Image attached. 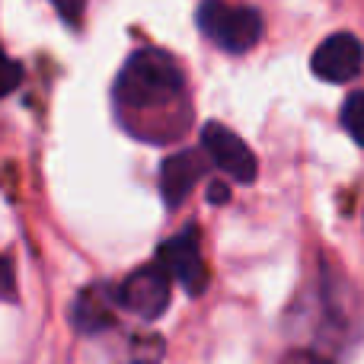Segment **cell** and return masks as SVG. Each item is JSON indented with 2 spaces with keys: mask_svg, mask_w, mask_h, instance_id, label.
Instances as JSON below:
<instances>
[{
  "mask_svg": "<svg viewBox=\"0 0 364 364\" xmlns=\"http://www.w3.org/2000/svg\"><path fill=\"white\" fill-rule=\"evenodd\" d=\"M201 173H205V154L182 151V154L166 157L164 170H160V188H164L166 205H179L192 192L195 182L201 179Z\"/></svg>",
  "mask_w": 364,
  "mask_h": 364,
  "instance_id": "cell-7",
  "label": "cell"
},
{
  "mask_svg": "<svg viewBox=\"0 0 364 364\" xmlns=\"http://www.w3.org/2000/svg\"><path fill=\"white\" fill-rule=\"evenodd\" d=\"M51 6L58 10V16L64 19V23L77 26L83 19V10H87V0H51Z\"/></svg>",
  "mask_w": 364,
  "mask_h": 364,
  "instance_id": "cell-10",
  "label": "cell"
},
{
  "mask_svg": "<svg viewBox=\"0 0 364 364\" xmlns=\"http://www.w3.org/2000/svg\"><path fill=\"white\" fill-rule=\"evenodd\" d=\"M157 259L166 265V272H170V275L176 278V282H179L192 297L205 291L208 275H205V262H201L198 230H195V227H186L179 237L166 240V243L160 246Z\"/></svg>",
  "mask_w": 364,
  "mask_h": 364,
  "instance_id": "cell-6",
  "label": "cell"
},
{
  "mask_svg": "<svg viewBox=\"0 0 364 364\" xmlns=\"http://www.w3.org/2000/svg\"><path fill=\"white\" fill-rule=\"evenodd\" d=\"M74 323L80 329H87V333L102 329L109 323L106 304H102V297L96 294V288H90V291H83L80 294V301H77V307H74Z\"/></svg>",
  "mask_w": 364,
  "mask_h": 364,
  "instance_id": "cell-8",
  "label": "cell"
},
{
  "mask_svg": "<svg viewBox=\"0 0 364 364\" xmlns=\"http://www.w3.org/2000/svg\"><path fill=\"white\" fill-rule=\"evenodd\" d=\"M342 125L352 134V141H358L364 147V90H358V93H352L346 100V106H342Z\"/></svg>",
  "mask_w": 364,
  "mask_h": 364,
  "instance_id": "cell-9",
  "label": "cell"
},
{
  "mask_svg": "<svg viewBox=\"0 0 364 364\" xmlns=\"http://www.w3.org/2000/svg\"><path fill=\"white\" fill-rule=\"evenodd\" d=\"M19 83V64L16 61H10V80H6V87H4V93H10L13 87Z\"/></svg>",
  "mask_w": 364,
  "mask_h": 364,
  "instance_id": "cell-12",
  "label": "cell"
},
{
  "mask_svg": "<svg viewBox=\"0 0 364 364\" xmlns=\"http://www.w3.org/2000/svg\"><path fill=\"white\" fill-rule=\"evenodd\" d=\"M182 93V70L166 51L141 48L125 61L115 80V100L128 109L166 106Z\"/></svg>",
  "mask_w": 364,
  "mask_h": 364,
  "instance_id": "cell-1",
  "label": "cell"
},
{
  "mask_svg": "<svg viewBox=\"0 0 364 364\" xmlns=\"http://www.w3.org/2000/svg\"><path fill=\"white\" fill-rule=\"evenodd\" d=\"M208 198H211L214 205H224V201L230 198V188H227L224 182H211V188H208Z\"/></svg>",
  "mask_w": 364,
  "mask_h": 364,
  "instance_id": "cell-11",
  "label": "cell"
},
{
  "mask_svg": "<svg viewBox=\"0 0 364 364\" xmlns=\"http://www.w3.org/2000/svg\"><path fill=\"white\" fill-rule=\"evenodd\" d=\"M201 147L205 154L214 160V166L227 173L230 179L237 182H252L259 173V164H256V154L246 147V141L240 134H233L230 128H224L220 122H208L201 128Z\"/></svg>",
  "mask_w": 364,
  "mask_h": 364,
  "instance_id": "cell-4",
  "label": "cell"
},
{
  "mask_svg": "<svg viewBox=\"0 0 364 364\" xmlns=\"http://www.w3.org/2000/svg\"><path fill=\"white\" fill-rule=\"evenodd\" d=\"M170 282H173V275L157 259V262L132 272V275L119 284L115 301H119V307H125L128 314L141 316V320H157V316H164V310L170 307Z\"/></svg>",
  "mask_w": 364,
  "mask_h": 364,
  "instance_id": "cell-3",
  "label": "cell"
},
{
  "mask_svg": "<svg viewBox=\"0 0 364 364\" xmlns=\"http://www.w3.org/2000/svg\"><path fill=\"white\" fill-rule=\"evenodd\" d=\"M198 29L224 51L243 55L262 38V16L250 6H233L224 0H201Z\"/></svg>",
  "mask_w": 364,
  "mask_h": 364,
  "instance_id": "cell-2",
  "label": "cell"
},
{
  "mask_svg": "<svg viewBox=\"0 0 364 364\" xmlns=\"http://www.w3.org/2000/svg\"><path fill=\"white\" fill-rule=\"evenodd\" d=\"M314 74L326 83H348L361 74L364 68V45L352 32H336L323 38L320 48L314 51Z\"/></svg>",
  "mask_w": 364,
  "mask_h": 364,
  "instance_id": "cell-5",
  "label": "cell"
}]
</instances>
